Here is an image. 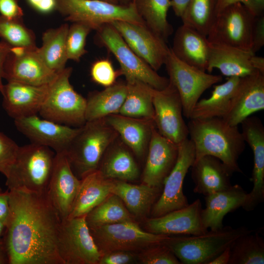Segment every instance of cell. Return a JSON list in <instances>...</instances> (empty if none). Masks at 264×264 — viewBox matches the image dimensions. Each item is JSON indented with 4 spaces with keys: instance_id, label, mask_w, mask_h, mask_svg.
I'll list each match as a JSON object with an SVG mask.
<instances>
[{
    "instance_id": "29",
    "label": "cell",
    "mask_w": 264,
    "mask_h": 264,
    "mask_svg": "<svg viewBox=\"0 0 264 264\" xmlns=\"http://www.w3.org/2000/svg\"><path fill=\"white\" fill-rule=\"evenodd\" d=\"M112 180L97 170L81 179L79 190L67 218L86 215L111 194Z\"/></svg>"
},
{
    "instance_id": "33",
    "label": "cell",
    "mask_w": 264,
    "mask_h": 264,
    "mask_svg": "<svg viewBox=\"0 0 264 264\" xmlns=\"http://www.w3.org/2000/svg\"><path fill=\"white\" fill-rule=\"evenodd\" d=\"M114 144L112 143L107 149L98 170L108 179L135 180L139 176V171L133 157L123 142Z\"/></svg>"
},
{
    "instance_id": "25",
    "label": "cell",
    "mask_w": 264,
    "mask_h": 264,
    "mask_svg": "<svg viewBox=\"0 0 264 264\" xmlns=\"http://www.w3.org/2000/svg\"><path fill=\"white\" fill-rule=\"evenodd\" d=\"M255 54L231 46L210 43V51L207 71L211 73L214 68L229 77H243L257 71L251 64Z\"/></svg>"
},
{
    "instance_id": "58",
    "label": "cell",
    "mask_w": 264,
    "mask_h": 264,
    "mask_svg": "<svg viewBox=\"0 0 264 264\" xmlns=\"http://www.w3.org/2000/svg\"><path fill=\"white\" fill-rule=\"evenodd\" d=\"M132 0H120V4L122 5H128L132 3Z\"/></svg>"
},
{
    "instance_id": "18",
    "label": "cell",
    "mask_w": 264,
    "mask_h": 264,
    "mask_svg": "<svg viewBox=\"0 0 264 264\" xmlns=\"http://www.w3.org/2000/svg\"><path fill=\"white\" fill-rule=\"evenodd\" d=\"M242 133L253 154V169L250 179L252 189L247 193L242 208L246 211L253 210L264 200V127L256 116H249L241 124Z\"/></svg>"
},
{
    "instance_id": "31",
    "label": "cell",
    "mask_w": 264,
    "mask_h": 264,
    "mask_svg": "<svg viewBox=\"0 0 264 264\" xmlns=\"http://www.w3.org/2000/svg\"><path fill=\"white\" fill-rule=\"evenodd\" d=\"M127 93L126 83H115L100 91L89 93L87 99L85 118L87 121L102 119L118 114Z\"/></svg>"
},
{
    "instance_id": "15",
    "label": "cell",
    "mask_w": 264,
    "mask_h": 264,
    "mask_svg": "<svg viewBox=\"0 0 264 264\" xmlns=\"http://www.w3.org/2000/svg\"><path fill=\"white\" fill-rule=\"evenodd\" d=\"M110 24L131 49L155 71L165 64L169 47L145 23L118 21Z\"/></svg>"
},
{
    "instance_id": "20",
    "label": "cell",
    "mask_w": 264,
    "mask_h": 264,
    "mask_svg": "<svg viewBox=\"0 0 264 264\" xmlns=\"http://www.w3.org/2000/svg\"><path fill=\"white\" fill-rule=\"evenodd\" d=\"M201 202L199 199L187 206L145 221L147 231L167 235H196L206 232L201 220Z\"/></svg>"
},
{
    "instance_id": "51",
    "label": "cell",
    "mask_w": 264,
    "mask_h": 264,
    "mask_svg": "<svg viewBox=\"0 0 264 264\" xmlns=\"http://www.w3.org/2000/svg\"><path fill=\"white\" fill-rule=\"evenodd\" d=\"M243 4L254 16L264 15V0H246Z\"/></svg>"
},
{
    "instance_id": "21",
    "label": "cell",
    "mask_w": 264,
    "mask_h": 264,
    "mask_svg": "<svg viewBox=\"0 0 264 264\" xmlns=\"http://www.w3.org/2000/svg\"><path fill=\"white\" fill-rule=\"evenodd\" d=\"M264 109V73L259 71L241 78L229 109L222 118L238 126L253 113Z\"/></svg>"
},
{
    "instance_id": "1",
    "label": "cell",
    "mask_w": 264,
    "mask_h": 264,
    "mask_svg": "<svg viewBox=\"0 0 264 264\" xmlns=\"http://www.w3.org/2000/svg\"><path fill=\"white\" fill-rule=\"evenodd\" d=\"M61 221L47 193L9 190L3 236L9 264H63L57 247Z\"/></svg>"
},
{
    "instance_id": "12",
    "label": "cell",
    "mask_w": 264,
    "mask_h": 264,
    "mask_svg": "<svg viewBox=\"0 0 264 264\" xmlns=\"http://www.w3.org/2000/svg\"><path fill=\"white\" fill-rule=\"evenodd\" d=\"M86 216L61 221L57 247L63 264H98L102 255L91 234Z\"/></svg>"
},
{
    "instance_id": "13",
    "label": "cell",
    "mask_w": 264,
    "mask_h": 264,
    "mask_svg": "<svg viewBox=\"0 0 264 264\" xmlns=\"http://www.w3.org/2000/svg\"><path fill=\"white\" fill-rule=\"evenodd\" d=\"M195 160L194 144L187 138L178 145L176 161L163 182L159 197L152 207V218L160 217L188 205L187 198L183 193V184Z\"/></svg>"
},
{
    "instance_id": "32",
    "label": "cell",
    "mask_w": 264,
    "mask_h": 264,
    "mask_svg": "<svg viewBox=\"0 0 264 264\" xmlns=\"http://www.w3.org/2000/svg\"><path fill=\"white\" fill-rule=\"evenodd\" d=\"M241 77H229L223 83L216 85L211 96L199 100L191 112L190 119L223 118L227 112Z\"/></svg>"
},
{
    "instance_id": "53",
    "label": "cell",
    "mask_w": 264,
    "mask_h": 264,
    "mask_svg": "<svg viewBox=\"0 0 264 264\" xmlns=\"http://www.w3.org/2000/svg\"><path fill=\"white\" fill-rule=\"evenodd\" d=\"M230 258V247L227 248L208 264H228Z\"/></svg>"
},
{
    "instance_id": "9",
    "label": "cell",
    "mask_w": 264,
    "mask_h": 264,
    "mask_svg": "<svg viewBox=\"0 0 264 264\" xmlns=\"http://www.w3.org/2000/svg\"><path fill=\"white\" fill-rule=\"evenodd\" d=\"M89 228L101 255L117 251H140L170 237L144 231L134 220Z\"/></svg>"
},
{
    "instance_id": "35",
    "label": "cell",
    "mask_w": 264,
    "mask_h": 264,
    "mask_svg": "<svg viewBox=\"0 0 264 264\" xmlns=\"http://www.w3.org/2000/svg\"><path fill=\"white\" fill-rule=\"evenodd\" d=\"M126 97L118 114L132 118L154 121V88L138 81L126 82Z\"/></svg>"
},
{
    "instance_id": "47",
    "label": "cell",
    "mask_w": 264,
    "mask_h": 264,
    "mask_svg": "<svg viewBox=\"0 0 264 264\" xmlns=\"http://www.w3.org/2000/svg\"><path fill=\"white\" fill-rule=\"evenodd\" d=\"M264 45V15L256 17L252 37L251 51L254 53Z\"/></svg>"
},
{
    "instance_id": "42",
    "label": "cell",
    "mask_w": 264,
    "mask_h": 264,
    "mask_svg": "<svg viewBox=\"0 0 264 264\" xmlns=\"http://www.w3.org/2000/svg\"><path fill=\"white\" fill-rule=\"evenodd\" d=\"M137 261L144 264H179L180 262L163 242L149 246L137 254Z\"/></svg>"
},
{
    "instance_id": "11",
    "label": "cell",
    "mask_w": 264,
    "mask_h": 264,
    "mask_svg": "<svg viewBox=\"0 0 264 264\" xmlns=\"http://www.w3.org/2000/svg\"><path fill=\"white\" fill-rule=\"evenodd\" d=\"M256 17L241 2L219 12L207 36L210 43L251 51Z\"/></svg>"
},
{
    "instance_id": "50",
    "label": "cell",
    "mask_w": 264,
    "mask_h": 264,
    "mask_svg": "<svg viewBox=\"0 0 264 264\" xmlns=\"http://www.w3.org/2000/svg\"><path fill=\"white\" fill-rule=\"evenodd\" d=\"M11 46L3 41L0 42V92L2 91L3 84L2 79L3 78V68L6 58L11 51Z\"/></svg>"
},
{
    "instance_id": "17",
    "label": "cell",
    "mask_w": 264,
    "mask_h": 264,
    "mask_svg": "<svg viewBox=\"0 0 264 264\" xmlns=\"http://www.w3.org/2000/svg\"><path fill=\"white\" fill-rule=\"evenodd\" d=\"M17 130L32 143L53 149L56 153L66 151L80 128L61 124L37 115L14 119Z\"/></svg>"
},
{
    "instance_id": "27",
    "label": "cell",
    "mask_w": 264,
    "mask_h": 264,
    "mask_svg": "<svg viewBox=\"0 0 264 264\" xmlns=\"http://www.w3.org/2000/svg\"><path fill=\"white\" fill-rule=\"evenodd\" d=\"M191 168L195 193L205 196L232 186V175L222 162L213 156L205 155L195 160Z\"/></svg>"
},
{
    "instance_id": "2",
    "label": "cell",
    "mask_w": 264,
    "mask_h": 264,
    "mask_svg": "<svg viewBox=\"0 0 264 264\" xmlns=\"http://www.w3.org/2000/svg\"><path fill=\"white\" fill-rule=\"evenodd\" d=\"M187 126L195 148V160L205 155L213 156L231 175L242 173L238 160L245 142L238 126H231L220 117L190 119Z\"/></svg>"
},
{
    "instance_id": "41",
    "label": "cell",
    "mask_w": 264,
    "mask_h": 264,
    "mask_svg": "<svg viewBox=\"0 0 264 264\" xmlns=\"http://www.w3.org/2000/svg\"><path fill=\"white\" fill-rule=\"evenodd\" d=\"M92 29L87 24L74 22L68 28L66 39V51L67 59L79 62L87 53L86 40Z\"/></svg>"
},
{
    "instance_id": "26",
    "label": "cell",
    "mask_w": 264,
    "mask_h": 264,
    "mask_svg": "<svg viewBox=\"0 0 264 264\" xmlns=\"http://www.w3.org/2000/svg\"><path fill=\"white\" fill-rule=\"evenodd\" d=\"M247 192L239 185L205 196V207L201 211V220L207 229L215 230L223 227L225 215L242 207Z\"/></svg>"
},
{
    "instance_id": "23",
    "label": "cell",
    "mask_w": 264,
    "mask_h": 264,
    "mask_svg": "<svg viewBox=\"0 0 264 264\" xmlns=\"http://www.w3.org/2000/svg\"><path fill=\"white\" fill-rule=\"evenodd\" d=\"M49 84L34 86L8 82L1 92L4 109L14 119L37 115L48 94Z\"/></svg>"
},
{
    "instance_id": "22",
    "label": "cell",
    "mask_w": 264,
    "mask_h": 264,
    "mask_svg": "<svg viewBox=\"0 0 264 264\" xmlns=\"http://www.w3.org/2000/svg\"><path fill=\"white\" fill-rule=\"evenodd\" d=\"M177 155L178 145L161 135L154 126L148 146L142 183L163 187L165 178L176 164Z\"/></svg>"
},
{
    "instance_id": "57",
    "label": "cell",
    "mask_w": 264,
    "mask_h": 264,
    "mask_svg": "<svg viewBox=\"0 0 264 264\" xmlns=\"http://www.w3.org/2000/svg\"><path fill=\"white\" fill-rule=\"evenodd\" d=\"M5 230V223L0 220V239L3 238Z\"/></svg>"
},
{
    "instance_id": "4",
    "label": "cell",
    "mask_w": 264,
    "mask_h": 264,
    "mask_svg": "<svg viewBox=\"0 0 264 264\" xmlns=\"http://www.w3.org/2000/svg\"><path fill=\"white\" fill-rule=\"evenodd\" d=\"M55 154L51 149L32 143L19 146L5 176L8 189L47 193Z\"/></svg>"
},
{
    "instance_id": "24",
    "label": "cell",
    "mask_w": 264,
    "mask_h": 264,
    "mask_svg": "<svg viewBox=\"0 0 264 264\" xmlns=\"http://www.w3.org/2000/svg\"><path fill=\"white\" fill-rule=\"evenodd\" d=\"M171 49L181 61L200 70L207 71L210 42L206 36L182 24L175 33Z\"/></svg>"
},
{
    "instance_id": "14",
    "label": "cell",
    "mask_w": 264,
    "mask_h": 264,
    "mask_svg": "<svg viewBox=\"0 0 264 264\" xmlns=\"http://www.w3.org/2000/svg\"><path fill=\"white\" fill-rule=\"evenodd\" d=\"M154 122L158 132L176 145L189 135L187 125L182 116L183 108L180 96L170 82L161 90L153 89Z\"/></svg>"
},
{
    "instance_id": "3",
    "label": "cell",
    "mask_w": 264,
    "mask_h": 264,
    "mask_svg": "<svg viewBox=\"0 0 264 264\" xmlns=\"http://www.w3.org/2000/svg\"><path fill=\"white\" fill-rule=\"evenodd\" d=\"M118 136L105 119L87 121L65 152L74 175L81 179L98 170L101 160Z\"/></svg>"
},
{
    "instance_id": "55",
    "label": "cell",
    "mask_w": 264,
    "mask_h": 264,
    "mask_svg": "<svg viewBox=\"0 0 264 264\" xmlns=\"http://www.w3.org/2000/svg\"><path fill=\"white\" fill-rule=\"evenodd\" d=\"M251 64L257 71L264 73V58L254 54L251 58Z\"/></svg>"
},
{
    "instance_id": "56",
    "label": "cell",
    "mask_w": 264,
    "mask_h": 264,
    "mask_svg": "<svg viewBox=\"0 0 264 264\" xmlns=\"http://www.w3.org/2000/svg\"><path fill=\"white\" fill-rule=\"evenodd\" d=\"M8 253L3 238L0 239V264H9Z\"/></svg>"
},
{
    "instance_id": "34",
    "label": "cell",
    "mask_w": 264,
    "mask_h": 264,
    "mask_svg": "<svg viewBox=\"0 0 264 264\" xmlns=\"http://www.w3.org/2000/svg\"><path fill=\"white\" fill-rule=\"evenodd\" d=\"M69 25L64 23L55 28L46 30L42 36V46L36 49L44 63L58 73L65 68L67 59L66 39Z\"/></svg>"
},
{
    "instance_id": "5",
    "label": "cell",
    "mask_w": 264,
    "mask_h": 264,
    "mask_svg": "<svg viewBox=\"0 0 264 264\" xmlns=\"http://www.w3.org/2000/svg\"><path fill=\"white\" fill-rule=\"evenodd\" d=\"M244 226H225L196 235L170 236L163 243L184 264H208L240 236L252 232Z\"/></svg>"
},
{
    "instance_id": "46",
    "label": "cell",
    "mask_w": 264,
    "mask_h": 264,
    "mask_svg": "<svg viewBox=\"0 0 264 264\" xmlns=\"http://www.w3.org/2000/svg\"><path fill=\"white\" fill-rule=\"evenodd\" d=\"M0 15L9 19L22 20L23 12L19 0H0Z\"/></svg>"
},
{
    "instance_id": "37",
    "label": "cell",
    "mask_w": 264,
    "mask_h": 264,
    "mask_svg": "<svg viewBox=\"0 0 264 264\" xmlns=\"http://www.w3.org/2000/svg\"><path fill=\"white\" fill-rule=\"evenodd\" d=\"M86 220L89 228L134 220L122 200L113 194L89 212Z\"/></svg>"
},
{
    "instance_id": "19",
    "label": "cell",
    "mask_w": 264,
    "mask_h": 264,
    "mask_svg": "<svg viewBox=\"0 0 264 264\" xmlns=\"http://www.w3.org/2000/svg\"><path fill=\"white\" fill-rule=\"evenodd\" d=\"M80 184L65 153H56L47 196L62 220L70 214Z\"/></svg>"
},
{
    "instance_id": "43",
    "label": "cell",
    "mask_w": 264,
    "mask_h": 264,
    "mask_svg": "<svg viewBox=\"0 0 264 264\" xmlns=\"http://www.w3.org/2000/svg\"><path fill=\"white\" fill-rule=\"evenodd\" d=\"M90 74L94 82L106 88L114 85L118 76L121 75L120 70H115L108 58L94 61L91 65Z\"/></svg>"
},
{
    "instance_id": "48",
    "label": "cell",
    "mask_w": 264,
    "mask_h": 264,
    "mask_svg": "<svg viewBox=\"0 0 264 264\" xmlns=\"http://www.w3.org/2000/svg\"><path fill=\"white\" fill-rule=\"evenodd\" d=\"M34 10L42 14H49L57 10V0H26Z\"/></svg>"
},
{
    "instance_id": "49",
    "label": "cell",
    "mask_w": 264,
    "mask_h": 264,
    "mask_svg": "<svg viewBox=\"0 0 264 264\" xmlns=\"http://www.w3.org/2000/svg\"><path fill=\"white\" fill-rule=\"evenodd\" d=\"M9 213V190L0 188V220L6 223Z\"/></svg>"
},
{
    "instance_id": "36",
    "label": "cell",
    "mask_w": 264,
    "mask_h": 264,
    "mask_svg": "<svg viewBox=\"0 0 264 264\" xmlns=\"http://www.w3.org/2000/svg\"><path fill=\"white\" fill-rule=\"evenodd\" d=\"M132 2L145 24L167 42L173 32L167 19L170 0H132Z\"/></svg>"
},
{
    "instance_id": "54",
    "label": "cell",
    "mask_w": 264,
    "mask_h": 264,
    "mask_svg": "<svg viewBox=\"0 0 264 264\" xmlns=\"http://www.w3.org/2000/svg\"><path fill=\"white\" fill-rule=\"evenodd\" d=\"M246 1V0H217L216 15L230 5L237 2L244 4Z\"/></svg>"
},
{
    "instance_id": "6",
    "label": "cell",
    "mask_w": 264,
    "mask_h": 264,
    "mask_svg": "<svg viewBox=\"0 0 264 264\" xmlns=\"http://www.w3.org/2000/svg\"><path fill=\"white\" fill-rule=\"evenodd\" d=\"M72 71L71 67H65L58 72L49 84L48 94L39 113L43 118L79 128L86 122L87 99L71 85Z\"/></svg>"
},
{
    "instance_id": "10",
    "label": "cell",
    "mask_w": 264,
    "mask_h": 264,
    "mask_svg": "<svg viewBox=\"0 0 264 264\" xmlns=\"http://www.w3.org/2000/svg\"><path fill=\"white\" fill-rule=\"evenodd\" d=\"M164 65L169 82L180 96L183 114L188 119L203 93L222 80L221 75L206 73L181 61L173 54L171 48Z\"/></svg>"
},
{
    "instance_id": "8",
    "label": "cell",
    "mask_w": 264,
    "mask_h": 264,
    "mask_svg": "<svg viewBox=\"0 0 264 264\" xmlns=\"http://www.w3.org/2000/svg\"><path fill=\"white\" fill-rule=\"evenodd\" d=\"M57 10L65 20L79 22L92 30L114 21L145 23L132 2L128 5L114 4L102 0H57Z\"/></svg>"
},
{
    "instance_id": "16",
    "label": "cell",
    "mask_w": 264,
    "mask_h": 264,
    "mask_svg": "<svg viewBox=\"0 0 264 264\" xmlns=\"http://www.w3.org/2000/svg\"><path fill=\"white\" fill-rule=\"evenodd\" d=\"M36 48L13 47L3 65V78L8 82L34 86L51 83L58 73L44 63L37 54Z\"/></svg>"
},
{
    "instance_id": "45",
    "label": "cell",
    "mask_w": 264,
    "mask_h": 264,
    "mask_svg": "<svg viewBox=\"0 0 264 264\" xmlns=\"http://www.w3.org/2000/svg\"><path fill=\"white\" fill-rule=\"evenodd\" d=\"M137 261V254L133 252L117 251L101 255L98 264H128Z\"/></svg>"
},
{
    "instance_id": "28",
    "label": "cell",
    "mask_w": 264,
    "mask_h": 264,
    "mask_svg": "<svg viewBox=\"0 0 264 264\" xmlns=\"http://www.w3.org/2000/svg\"><path fill=\"white\" fill-rule=\"evenodd\" d=\"M121 137L122 142L138 157L148 150L153 120L125 116L120 114L110 115L104 118Z\"/></svg>"
},
{
    "instance_id": "52",
    "label": "cell",
    "mask_w": 264,
    "mask_h": 264,
    "mask_svg": "<svg viewBox=\"0 0 264 264\" xmlns=\"http://www.w3.org/2000/svg\"><path fill=\"white\" fill-rule=\"evenodd\" d=\"M190 0H170L175 14L180 18Z\"/></svg>"
},
{
    "instance_id": "44",
    "label": "cell",
    "mask_w": 264,
    "mask_h": 264,
    "mask_svg": "<svg viewBox=\"0 0 264 264\" xmlns=\"http://www.w3.org/2000/svg\"><path fill=\"white\" fill-rule=\"evenodd\" d=\"M19 146L0 132V172L5 176L14 162Z\"/></svg>"
},
{
    "instance_id": "38",
    "label": "cell",
    "mask_w": 264,
    "mask_h": 264,
    "mask_svg": "<svg viewBox=\"0 0 264 264\" xmlns=\"http://www.w3.org/2000/svg\"><path fill=\"white\" fill-rule=\"evenodd\" d=\"M253 231L237 239L230 246L228 264H264V240Z\"/></svg>"
},
{
    "instance_id": "40",
    "label": "cell",
    "mask_w": 264,
    "mask_h": 264,
    "mask_svg": "<svg viewBox=\"0 0 264 264\" xmlns=\"http://www.w3.org/2000/svg\"><path fill=\"white\" fill-rule=\"evenodd\" d=\"M0 37L12 47H37L34 32L24 24L22 20L9 19L0 15Z\"/></svg>"
},
{
    "instance_id": "30",
    "label": "cell",
    "mask_w": 264,
    "mask_h": 264,
    "mask_svg": "<svg viewBox=\"0 0 264 264\" xmlns=\"http://www.w3.org/2000/svg\"><path fill=\"white\" fill-rule=\"evenodd\" d=\"M112 180L111 194L122 200L133 217L146 215L162 192V187H152L144 183L134 185L127 181Z\"/></svg>"
},
{
    "instance_id": "39",
    "label": "cell",
    "mask_w": 264,
    "mask_h": 264,
    "mask_svg": "<svg viewBox=\"0 0 264 264\" xmlns=\"http://www.w3.org/2000/svg\"><path fill=\"white\" fill-rule=\"evenodd\" d=\"M217 0H190L180 18L182 24L207 37L216 16Z\"/></svg>"
},
{
    "instance_id": "59",
    "label": "cell",
    "mask_w": 264,
    "mask_h": 264,
    "mask_svg": "<svg viewBox=\"0 0 264 264\" xmlns=\"http://www.w3.org/2000/svg\"><path fill=\"white\" fill-rule=\"evenodd\" d=\"M104 1H108L110 3L114 4H120V0H102Z\"/></svg>"
},
{
    "instance_id": "7",
    "label": "cell",
    "mask_w": 264,
    "mask_h": 264,
    "mask_svg": "<svg viewBox=\"0 0 264 264\" xmlns=\"http://www.w3.org/2000/svg\"><path fill=\"white\" fill-rule=\"evenodd\" d=\"M95 41L114 56L120 65L121 75L125 76L126 82L138 81L157 90L169 85V78L159 75L137 56L111 24H105L96 30Z\"/></svg>"
}]
</instances>
